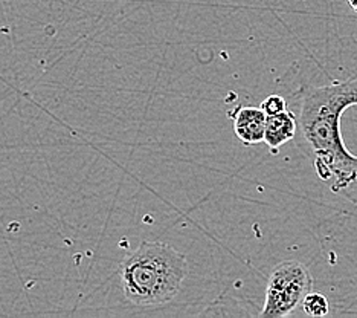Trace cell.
<instances>
[{
  "label": "cell",
  "instance_id": "5",
  "mask_svg": "<svg viewBox=\"0 0 357 318\" xmlns=\"http://www.w3.org/2000/svg\"><path fill=\"white\" fill-rule=\"evenodd\" d=\"M298 121L294 112L284 110L277 115L267 117L266 121V132L264 143L271 147L272 150H278L281 145L294 140L296 135Z\"/></svg>",
  "mask_w": 357,
  "mask_h": 318
},
{
  "label": "cell",
  "instance_id": "6",
  "mask_svg": "<svg viewBox=\"0 0 357 318\" xmlns=\"http://www.w3.org/2000/svg\"><path fill=\"white\" fill-rule=\"evenodd\" d=\"M303 309L307 315L321 318L330 312V305L321 292H308L303 301Z\"/></svg>",
  "mask_w": 357,
  "mask_h": 318
},
{
  "label": "cell",
  "instance_id": "7",
  "mask_svg": "<svg viewBox=\"0 0 357 318\" xmlns=\"http://www.w3.org/2000/svg\"><path fill=\"white\" fill-rule=\"evenodd\" d=\"M259 108L264 110L267 117H271V115H277V113L287 110V103L280 95H271V96L266 98Z\"/></svg>",
  "mask_w": 357,
  "mask_h": 318
},
{
  "label": "cell",
  "instance_id": "8",
  "mask_svg": "<svg viewBox=\"0 0 357 318\" xmlns=\"http://www.w3.org/2000/svg\"><path fill=\"white\" fill-rule=\"evenodd\" d=\"M347 2L350 3V6L357 13V0H347Z\"/></svg>",
  "mask_w": 357,
  "mask_h": 318
},
{
  "label": "cell",
  "instance_id": "4",
  "mask_svg": "<svg viewBox=\"0 0 357 318\" xmlns=\"http://www.w3.org/2000/svg\"><path fill=\"white\" fill-rule=\"evenodd\" d=\"M232 118L234 132L243 144L255 145L264 141L267 115L261 108H238L237 112L232 113Z\"/></svg>",
  "mask_w": 357,
  "mask_h": 318
},
{
  "label": "cell",
  "instance_id": "3",
  "mask_svg": "<svg viewBox=\"0 0 357 318\" xmlns=\"http://www.w3.org/2000/svg\"><path fill=\"white\" fill-rule=\"evenodd\" d=\"M313 279L308 268L296 260H286L273 268L266 288L264 306L259 317H286L303 306L308 292H312Z\"/></svg>",
  "mask_w": 357,
  "mask_h": 318
},
{
  "label": "cell",
  "instance_id": "2",
  "mask_svg": "<svg viewBox=\"0 0 357 318\" xmlns=\"http://www.w3.org/2000/svg\"><path fill=\"white\" fill-rule=\"evenodd\" d=\"M188 260L172 245L141 242L119 265L126 298L136 306H158L172 301L188 275Z\"/></svg>",
  "mask_w": 357,
  "mask_h": 318
},
{
  "label": "cell",
  "instance_id": "1",
  "mask_svg": "<svg viewBox=\"0 0 357 318\" xmlns=\"http://www.w3.org/2000/svg\"><path fill=\"white\" fill-rule=\"evenodd\" d=\"M357 106V77L330 86L305 87L299 127L314 152V168L330 190L357 203V157L340 136V117Z\"/></svg>",
  "mask_w": 357,
  "mask_h": 318
}]
</instances>
